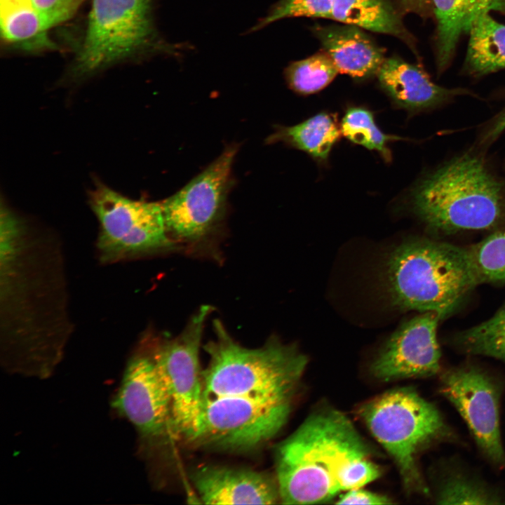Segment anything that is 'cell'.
<instances>
[{
	"label": "cell",
	"mask_w": 505,
	"mask_h": 505,
	"mask_svg": "<svg viewBox=\"0 0 505 505\" xmlns=\"http://www.w3.org/2000/svg\"><path fill=\"white\" fill-rule=\"evenodd\" d=\"M398 1L402 8L406 11L422 13L430 8H432L431 0H398Z\"/></svg>",
	"instance_id": "30"
},
{
	"label": "cell",
	"mask_w": 505,
	"mask_h": 505,
	"mask_svg": "<svg viewBox=\"0 0 505 505\" xmlns=\"http://www.w3.org/2000/svg\"><path fill=\"white\" fill-rule=\"evenodd\" d=\"M393 303L399 309L451 314L480 284L469 248L421 239L396 248L388 264Z\"/></svg>",
	"instance_id": "4"
},
{
	"label": "cell",
	"mask_w": 505,
	"mask_h": 505,
	"mask_svg": "<svg viewBox=\"0 0 505 505\" xmlns=\"http://www.w3.org/2000/svg\"><path fill=\"white\" fill-rule=\"evenodd\" d=\"M437 23L436 57L438 69L449 64L459 38L480 15L497 11L505 14V0H431Z\"/></svg>",
	"instance_id": "18"
},
{
	"label": "cell",
	"mask_w": 505,
	"mask_h": 505,
	"mask_svg": "<svg viewBox=\"0 0 505 505\" xmlns=\"http://www.w3.org/2000/svg\"><path fill=\"white\" fill-rule=\"evenodd\" d=\"M377 76L392 100L410 112L431 108L467 93L464 89H450L436 84L422 68L398 58H385Z\"/></svg>",
	"instance_id": "16"
},
{
	"label": "cell",
	"mask_w": 505,
	"mask_h": 505,
	"mask_svg": "<svg viewBox=\"0 0 505 505\" xmlns=\"http://www.w3.org/2000/svg\"><path fill=\"white\" fill-rule=\"evenodd\" d=\"M314 33L339 73L365 79L377 74L385 59L384 50L360 27L346 24L317 26Z\"/></svg>",
	"instance_id": "17"
},
{
	"label": "cell",
	"mask_w": 505,
	"mask_h": 505,
	"mask_svg": "<svg viewBox=\"0 0 505 505\" xmlns=\"http://www.w3.org/2000/svg\"><path fill=\"white\" fill-rule=\"evenodd\" d=\"M334 0H280L253 29H259L285 18H330Z\"/></svg>",
	"instance_id": "28"
},
{
	"label": "cell",
	"mask_w": 505,
	"mask_h": 505,
	"mask_svg": "<svg viewBox=\"0 0 505 505\" xmlns=\"http://www.w3.org/2000/svg\"><path fill=\"white\" fill-rule=\"evenodd\" d=\"M392 501L386 496L381 495L361 487L352 489L342 494L337 504H389Z\"/></svg>",
	"instance_id": "29"
},
{
	"label": "cell",
	"mask_w": 505,
	"mask_h": 505,
	"mask_svg": "<svg viewBox=\"0 0 505 505\" xmlns=\"http://www.w3.org/2000/svg\"><path fill=\"white\" fill-rule=\"evenodd\" d=\"M501 121L505 124V110L501 114Z\"/></svg>",
	"instance_id": "31"
},
{
	"label": "cell",
	"mask_w": 505,
	"mask_h": 505,
	"mask_svg": "<svg viewBox=\"0 0 505 505\" xmlns=\"http://www.w3.org/2000/svg\"><path fill=\"white\" fill-rule=\"evenodd\" d=\"M436 486L440 504H499L505 501L493 488L459 467L443 464Z\"/></svg>",
	"instance_id": "22"
},
{
	"label": "cell",
	"mask_w": 505,
	"mask_h": 505,
	"mask_svg": "<svg viewBox=\"0 0 505 505\" xmlns=\"http://www.w3.org/2000/svg\"><path fill=\"white\" fill-rule=\"evenodd\" d=\"M338 73L333 60L324 51L291 63L286 68L285 76L292 90L309 95L326 87Z\"/></svg>",
	"instance_id": "24"
},
{
	"label": "cell",
	"mask_w": 505,
	"mask_h": 505,
	"mask_svg": "<svg viewBox=\"0 0 505 505\" xmlns=\"http://www.w3.org/2000/svg\"><path fill=\"white\" fill-rule=\"evenodd\" d=\"M91 209L99 222L98 258L112 264L174 250L161 203L129 198L98 182L90 191Z\"/></svg>",
	"instance_id": "8"
},
{
	"label": "cell",
	"mask_w": 505,
	"mask_h": 505,
	"mask_svg": "<svg viewBox=\"0 0 505 505\" xmlns=\"http://www.w3.org/2000/svg\"><path fill=\"white\" fill-rule=\"evenodd\" d=\"M330 19L412 41L389 0H334Z\"/></svg>",
	"instance_id": "19"
},
{
	"label": "cell",
	"mask_w": 505,
	"mask_h": 505,
	"mask_svg": "<svg viewBox=\"0 0 505 505\" xmlns=\"http://www.w3.org/2000/svg\"><path fill=\"white\" fill-rule=\"evenodd\" d=\"M292 401L240 396L204 398L196 429L189 442L229 450L257 448L281 431Z\"/></svg>",
	"instance_id": "10"
},
{
	"label": "cell",
	"mask_w": 505,
	"mask_h": 505,
	"mask_svg": "<svg viewBox=\"0 0 505 505\" xmlns=\"http://www.w3.org/2000/svg\"><path fill=\"white\" fill-rule=\"evenodd\" d=\"M415 213L442 234L483 230L505 215L503 184L479 158L464 154L445 163L417 186Z\"/></svg>",
	"instance_id": "5"
},
{
	"label": "cell",
	"mask_w": 505,
	"mask_h": 505,
	"mask_svg": "<svg viewBox=\"0 0 505 505\" xmlns=\"http://www.w3.org/2000/svg\"><path fill=\"white\" fill-rule=\"evenodd\" d=\"M440 389L466 422L483 454L494 465L505 467L497 383L482 370L469 365L443 373Z\"/></svg>",
	"instance_id": "12"
},
{
	"label": "cell",
	"mask_w": 505,
	"mask_h": 505,
	"mask_svg": "<svg viewBox=\"0 0 505 505\" xmlns=\"http://www.w3.org/2000/svg\"><path fill=\"white\" fill-rule=\"evenodd\" d=\"M358 415L396 462L405 487L428 494L417 456L432 443L452 437L438 410L414 389L400 388L365 402Z\"/></svg>",
	"instance_id": "6"
},
{
	"label": "cell",
	"mask_w": 505,
	"mask_h": 505,
	"mask_svg": "<svg viewBox=\"0 0 505 505\" xmlns=\"http://www.w3.org/2000/svg\"><path fill=\"white\" fill-rule=\"evenodd\" d=\"M161 47L152 0H92L74 72L88 76Z\"/></svg>",
	"instance_id": "7"
},
{
	"label": "cell",
	"mask_w": 505,
	"mask_h": 505,
	"mask_svg": "<svg viewBox=\"0 0 505 505\" xmlns=\"http://www.w3.org/2000/svg\"><path fill=\"white\" fill-rule=\"evenodd\" d=\"M463 352L495 358L505 363V304L491 318L455 335Z\"/></svg>",
	"instance_id": "23"
},
{
	"label": "cell",
	"mask_w": 505,
	"mask_h": 505,
	"mask_svg": "<svg viewBox=\"0 0 505 505\" xmlns=\"http://www.w3.org/2000/svg\"><path fill=\"white\" fill-rule=\"evenodd\" d=\"M440 320L438 314L425 312L404 323L372 362L373 376L388 382L437 374L440 361L437 339Z\"/></svg>",
	"instance_id": "14"
},
{
	"label": "cell",
	"mask_w": 505,
	"mask_h": 505,
	"mask_svg": "<svg viewBox=\"0 0 505 505\" xmlns=\"http://www.w3.org/2000/svg\"><path fill=\"white\" fill-rule=\"evenodd\" d=\"M201 306L184 330L174 338L152 337L144 349L156 363L172 402V433L189 441L203 406L199 350L206 321L212 311Z\"/></svg>",
	"instance_id": "9"
},
{
	"label": "cell",
	"mask_w": 505,
	"mask_h": 505,
	"mask_svg": "<svg viewBox=\"0 0 505 505\" xmlns=\"http://www.w3.org/2000/svg\"><path fill=\"white\" fill-rule=\"evenodd\" d=\"M191 479L206 504H274L281 501L275 478L251 469L205 466Z\"/></svg>",
	"instance_id": "15"
},
{
	"label": "cell",
	"mask_w": 505,
	"mask_h": 505,
	"mask_svg": "<svg viewBox=\"0 0 505 505\" xmlns=\"http://www.w3.org/2000/svg\"><path fill=\"white\" fill-rule=\"evenodd\" d=\"M480 283H505V230L469 247Z\"/></svg>",
	"instance_id": "26"
},
{
	"label": "cell",
	"mask_w": 505,
	"mask_h": 505,
	"mask_svg": "<svg viewBox=\"0 0 505 505\" xmlns=\"http://www.w3.org/2000/svg\"><path fill=\"white\" fill-rule=\"evenodd\" d=\"M63 264L58 242L1 202V360L11 373L44 379L62 359L73 330Z\"/></svg>",
	"instance_id": "1"
},
{
	"label": "cell",
	"mask_w": 505,
	"mask_h": 505,
	"mask_svg": "<svg viewBox=\"0 0 505 505\" xmlns=\"http://www.w3.org/2000/svg\"><path fill=\"white\" fill-rule=\"evenodd\" d=\"M275 467L284 504L325 502L382 471L349 419L330 408L315 410L278 445Z\"/></svg>",
	"instance_id": "2"
},
{
	"label": "cell",
	"mask_w": 505,
	"mask_h": 505,
	"mask_svg": "<svg viewBox=\"0 0 505 505\" xmlns=\"http://www.w3.org/2000/svg\"><path fill=\"white\" fill-rule=\"evenodd\" d=\"M83 0H1V8H19L37 14L51 29L67 20Z\"/></svg>",
	"instance_id": "27"
},
{
	"label": "cell",
	"mask_w": 505,
	"mask_h": 505,
	"mask_svg": "<svg viewBox=\"0 0 505 505\" xmlns=\"http://www.w3.org/2000/svg\"><path fill=\"white\" fill-rule=\"evenodd\" d=\"M341 133L336 119L323 112L292 126H278L266 141L268 144L284 142L323 161L328 158Z\"/></svg>",
	"instance_id": "20"
},
{
	"label": "cell",
	"mask_w": 505,
	"mask_h": 505,
	"mask_svg": "<svg viewBox=\"0 0 505 505\" xmlns=\"http://www.w3.org/2000/svg\"><path fill=\"white\" fill-rule=\"evenodd\" d=\"M238 150L236 144L228 146L186 186L161 202L168 233L178 245L198 243L218 225Z\"/></svg>",
	"instance_id": "11"
},
{
	"label": "cell",
	"mask_w": 505,
	"mask_h": 505,
	"mask_svg": "<svg viewBox=\"0 0 505 505\" xmlns=\"http://www.w3.org/2000/svg\"><path fill=\"white\" fill-rule=\"evenodd\" d=\"M341 131L351 142L379 152L386 161L391 160L389 142L400 139L382 132L375 121L373 114L360 107L346 110L342 120Z\"/></svg>",
	"instance_id": "25"
},
{
	"label": "cell",
	"mask_w": 505,
	"mask_h": 505,
	"mask_svg": "<svg viewBox=\"0 0 505 505\" xmlns=\"http://www.w3.org/2000/svg\"><path fill=\"white\" fill-rule=\"evenodd\" d=\"M215 337L204 346L210 361L202 370L203 400L240 396L292 400L308 359L292 344L271 337L256 349L244 347L215 320Z\"/></svg>",
	"instance_id": "3"
},
{
	"label": "cell",
	"mask_w": 505,
	"mask_h": 505,
	"mask_svg": "<svg viewBox=\"0 0 505 505\" xmlns=\"http://www.w3.org/2000/svg\"><path fill=\"white\" fill-rule=\"evenodd\" d=\"M468 34L465 62L470 73L483 75L505 69V25L487 13L473 22Z\"/></svg>",
	"instance_id": "21"
},
{
	"label": "cell",
	"mask_w": 505,
	"mask_h": 505,
	"mask_svg": "<svg viewBox=\"0 0 505 505\" xmlns=\"http://www.w3.org/2000/svg\"><path fill=\"white\" fill-rule=\"evenodd\" d=\"M112 404L144 440H159L172 432L171 398L156 363L145 349L129 360Z\"/></svg>",
	"instance_id": "13"
}]
</instances>
